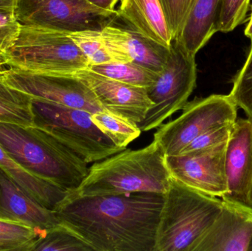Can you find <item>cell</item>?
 <instances>
[{
    "label": "cell",
    "instance_id": "1",
    "mask_svg": "<svg viewBox=\"0 0 252 251\" xmlns=\"http://www.w3.org/2000/svg\"><path fill=\"white\" fill-rule=\"evenodd\" d=\"M164 195L82 197L69 192L54 209L60 223L94 251H155Z\"/></svg>",
    "mask_w": 252,
    "mask_h": 251
},
{
    "label": "cell",
    "instance_id": "2",
    "mask_svg": "<svg viewBox=\"0 0 252 251\" xmlns=\"http://www.w3.org/2000/svg\"><path fill=\"white\" fill-rule=\"evenodd\" d=\"M171 175L166 156L157 141L139 150L124 149L94 163L72 193L82 197L134 193L164 195Z\"/></svg>",
    "mask_w": 252,
    "mask_h": 251
},
{
    "label": "cell",
    "instance_id": "3",
    "mask_svg": "<svg viewBox=\"0 0 252 251\" xmlns=\"http://www.w3.org/2000/svg\"><path fill=\"white\" fill-rule=\"evenodd\" d=\"M0 145L28 172L69 192L89 172L81 156L35 126L0 122Z\"/></svg>",
    "mask_w": 252,
    "mask_h": 251
},
{
    "label": "cell",
    "instance_id": "4",
    "mask_svg": "<svg viewBox=\"0 0 252 251\" xmlns=\"http://www.w3.org/2000/svg\"><path fill=\"white\" fill-rule=\"evenodd\" d=\"M223 208V200L171 177L157 228L155 251H191Z\"/></svg>",
    "mask_w": 252,
    "mask_h": 251
},
{
    "label": "cell",
    "instance_id": "5",
    "mask_svg": "<svg viewBox=\"0 0 252 251\" xmlns=\"http://www.w3.org/2000/svg\"><path fill=\"white\" fill-rule=\"evenodd\" d=\"M9 68L38 74H68L88 69V59L70 34L21 25L13 45L4 53Z\"/></svg>",
    "mask_w": 252,
    "mask_h": 251
},
{
    "label": "cell",
    "instance_id": "6",
    "mask_svg": "<svg viewBox=\"0 0 252 251\" xmlns=\"http://www.w3.org/2000/svg\"><path fill=\"white\" fill-rule=\"evenodd\" d=\"M34 125L50 134L87 163L106 159L118 147L93 122V113L45 100L32 99Z\"/></svg>",
    "mask_w": 252,
    "mask_h": 251
},
{
    "label": "cell",
    "instance_id": "7",
    "mask_svg": "<svg viewBox=\"0 0 252 251\" xmlns=\"http://www.w3.org/2000/svg\"><path fill=\"white\" fill-rule=\"evenodd\" d=\"M238 107L229 94H211L188 101L179 117L161 125L154 134L166 156H178L195 138L211 128L234 123Z\"/></svg>",
    "mask_w": 252,
    "mask_h": 251
},
{
    "label": "cell",
    "instance_id": "8",
    "mask_svg": "<svg viewBox=\"0 0 252 251\" xmlns=\"http://www.w3.org/2000/svg\"><path fill=\"white\" fill-rule=\"evenodd\" d=\"M195 56L188 53L176 40L170 47V55L157 82L147 88L153 103L142 122L141 131L158 128L178 111L182 110L196 87Z\"/></svg>",
    "mask_w": 252,
    "mask_h": 251
},
{
    "label": "cell",
    "instance_id": "9",
    "mask_svg": "<svg viewBox=\"0 0 252 251\" xmlns=\"http://www.w3.org/2000/svg\"><path fill=\"white\" fill-rule=\"evenodd\" d=\"M14 14L21 25L67 33L101 31L119 18L118 10H103L87 0H14Z\"/></svg>",
    "mask_w": 252,
    "mask_h": 251
},
{
    "label": "cell",
    "instance_id": "10",
    "mask_svg": "<svg viewBox=\"0 0 252 251\" xmlns=\"http://www.w3.org/2000/svg\"><path fill=\"white\" fill-rule=\"evenodd\" d=\"M2 78L10 86L32 99L45 100L92 113L106 112L93 91L72 74H38L9 68Z\"/></svg>",
    "mask_w": 252,
    "mask_h": 251
},
{
    "label": "cell",
    "instance_id": "11",
    "mask_svg": "<svg viewBox=\"0 0 252 251\" xmlns=\"http://www.w3.org/2000/svg\"><path fill=\"white\" fill-rule=\"evenodd\" d=\"M227 141L189 154L166 156L170 175L189 188L222 198L227 193L225 154Z\"/></svg>",
    "mask_w": 252,
    "mask_h": 251
},
{
    "label": "cell",
    "instance_id": "12",
    "mask_svg": "<svg viewBox=\"0 0 252 251\" xmlns=\"http://www.w3.org/2000/svg\"><path fill=\"white\" fill-rule=\"evenodd\" d=\"M228 192L222 200L252 208V119H237L226 144Z\"/></svg>",
    "mask_w": 252,
    "mask_h": 251
},
{
    "label": "cell",
    "instance_id": "13",
    "mask_svg": "<svg viewBox=\"0 0 252 251\" xmlns=\"http://www.w3.org/2000/svg\"><path fill=\"white\" fill-rule=\"evenodd\" d=\"M71 74L93 91L106 112L130 122H142L152 106L146 88L124 84L89 69Z\"/></svg>",
    "mask_w": 252,
    "mask_h": 251
},
{
    "label": "cell",
    "instance_id": "14",
    "mask_svg": "<svg viewBox=\"0 0 252 251\" xmlns=\"http://www.w3.org/2000/svg\"><path fill=\"white\" fill-rule=\"evenodd\" d=\"M252 208L223 200V208L191 251H249Z\"/></svg>",
    "mask_w": 252,
    "mask_h": 251
},
{
    "label": "cell",
    "instance_id": "15",
    "mask_svg": "<svg viewBox=\"0 0 252 251\" xmlns=\"http://www.w3.org/2000/svg\"><path fill=\"white\" fill-rule=\"evenodd\" d=\"M117 21L102 29L101 36L120 63L134 62L161 73L170 57V48L154 42L126 25H118Z\"/></svg>",
    "mask_w": 252,
    "mask_h": 251
},
{
    "label": "cell",
    "instance_id": "16",
    "mask_svg": "<svg viewBox=\"0 0 252 251\" xmlns=\"http://www.w3.org/2000/svg\"><path fill=\"white\" fill-rule=\"evenodd\" d=\"M0 216L42 231L60 223L54 211L37 201L1 169Z\"/></svg>",
    "mask_w": 252,
    "mask_h": 251
},
{
    "label": "cell",
    "instance_id": "17",
    "mask_svg": "<svg viewBox=\"0 0 252 251\" xmlns=\"http://www.w3.org/2000/svg\"><path fill=\"white\" fill-rule=\"evenodd\" d=\"M118 17L126 26L170 48L173 37L159 0H121Z\"/></svg>",
    "mask_w": 252,
    "mask_h": 251
},
{
    "label": "cell",
    "instance_id": "18",
    "mask_svg": "<svg viewBox=\"0 0 252 251\" xmlns=\"http://www.w3.org/2000/svg\"><path fill=\"white\" fill-rule=\"evenodd\" d=\"M220 0H196L175 40L192 56L207 44L216 30Z\"/></svg>",
    "mask_w": 252,
    "mask_h": 251
},
{
    "label": "cell",
    "instance_id": "19",
    "mask_svg": "<svg viewBox=\"0 0 252 251\" xmlns=\"http://www.w3.org/2000/svg\"><path fill=\"white\" fill-rule=\"evenodd\" d=\"M0 169L47 209L54 210L69 191L32 175L0 145Z\"/></svg>",
    "mask_w": 252,
    "mask_h": 251
},
{
    "label": "cell",
    "instance_id": "20",
    "mask_svg": "<svg viewBox=\"0 0 252 251\" xmlns=\"http://www.w3.org/2000/svg\"><path fill=\"white\" fill-rule=\"evenodd\" d=\"M0 75V122L34 125L32 97L10 86Z\"/></svg>",
    "mask_w": 252,
    "mask_h": 251
},
{
    "label": "cell",
    "instance_id": "21",
    "mask_svg": "<svg viewBox=\"0 0 252 251\" xmlns=\"http://www.w3.org/2000/svg\"><path fill=\"white\" fill-rule=\"evenodd\" d=\"M90 70L124 84L148 88L157 82L159 74L134 62L92 65Z\"/></svg>",
    "mask_w": 252,
    "mask_h": 251
},
{
    "label": "cell",
    "instance_id": "22",
    "mask_svg": "<svg viewBox=\"0 0 252 251\" xmlns=\"http://www.w3.org/2000/svg\"><path fill=\"white\" fill-rule=\"evenodd\" d=\"M93 251L84 240L62 223L44 230L31 247V251Z\"/></svg>",
    "mask_w": 252,
    "mask_h": 251
},
{
    "label": "cell",
    "instance_id": "23",
    "mask_svg": "<svg viewBox=\"0 0 252 251\" xmlns=\"http://www.w3.org/2000/svg\"><path fill=\"white\" fill-rule=\"evenodd\" d=\"M92 119L105 135L123 149H126L142 132L137 124L108 112L93 113Z\"/></svg>",
    "mask_w": 252,
    "mask_h": 251
},
{
    "label": "cell",
    "instance_id": "24",
    "mask_svg": "<svg viewBox=\"0 0 252 251\" xmlns=\"http://www.w3.org/2000/svg\"><path fill=\"white\" fill-rule=\"evenodd\" d=\"M69 34L88 59L90 66L119 62L105 44L102 38L101 31L87 30Z\"/></svg>",
    "mask_w": 252,
    "mask_h": 251
},
{
    "label": "cell",
    "instance_id": "25",
    "mask_svg": "<svg viewBox=\"0 0 252 251\" xmlns=\"http://www.w3.org/2000/svg\"><path fill=\"white\" fill-rule=\"evenodd\" d=\"M248 57L233 80L229 96L247 117L252 119V40Z\"/></svg>",
    "mask_w": 252,
    "mask_h": 251
},
{
    "label": "cell",
    "instance_id": "26",
    "mask_svg": "<svg viewBox=\"0 0 252 251\" xmlns=\"http://www.w3.org/2000/svg\"><path fill=\"white\" fill-rule=\"evenodd\" d=\"M42 231L0 216V242L21 246L25 251H31L32 243Z\"/></svg>",
    "mask_w": 252,
    "mask_h": 251
},
{
    "label": "cell",
    "instance_id": "27",
    "mask_svg": "<svg viewBox=\"0 0 252 251\" xmlns=\"http://www.w3.org/2000/svg\"><path fill=\"white\" fill-rule=\"evenodd\" d=\"M250 0H220L216 30L229 32L245 21Z\"/></svg>",
    "mask_w": 252,
    "mask_h": 251
},
{
    "label": "cell",
    "instance_id": "28",
    "mask_svg": "<svg viewBox=\"0 0 252 251\" xmlns=\"http://www.w3.org/2000/svg\"><path fill=\"white\" fill-rule=\"evenodd\" d=\"M173 39L177 38L196 0H159Z\"/></svg>",
    "mask_w": 252,
    "mask_h": 251
},
{
    "label": "cell",
    "instance_id": "29",
    "mask_svg": "<svg viewBox=\"0 0 252 251\" xmlns=\"http://www.w3.org/2000/svg\"><path fill=\"white\" fill-rule=\"evenodd\" d=\"M234 123L220 125L206 131L188 144L179 155L189 154L208 150L226 142L230 137Z\"/></svg>",
    "mask_w": 252,
    "mask_h": 251
},
{
    "label": "cell",
    "instance_id": "30",
    "mask_svg": "<svg viewBox=\"0 0 252 251\" xmlns=\"http://www.w3.org/2000/svg\"><path fill=\"white\" fill-rule=\"evenodd\" d=\"M20 28L14 10H0V52L3 54L14 44Z\"/></svg>",
    "mask_w": 252,
    "mask_h": 251
},
{
    "label": "cell",
    "instance_id": "31",
    "mask_svg": "<svg viewBox=\"0 0 252 251\" xmlns=\"http://www.w3.org/2000/svg\"><path fill=\"white\" fill-rule=\"evenodd\" d=\"M87 1L93 5L103 10H115V7L118 0H87Z\"/></svg>",
    "mask_w": 252,
    "mask_h": 251
},
{
    "label": "cell",
    "instance_id": "32",
    "mask_svg": "<svg viewBox=\"0 0 252 251\" xmlns=\"http://www.w3.org/2000/svg\"><path fill=\"white\" fill-rule=\"evenodd\" d=\"M25 251L24 248L16 245L10 244V243L0 242V251Z\"/></svg>",
    "mask_w": 252,
    "mask_h": 251
},
{
    "label": "cell",
    "instance_id": "33",
    "mask_svg": "<svg viewBox=\"0 0 252 251\" xmlns=\"http://www.w3.org/2000/svg\"><path fill=\"white\" fill-rule=\"evenodd\" d=\"M0 10H14V0H0Z\"/></svg>",
    "mask_w": 252,
    "mask_h": 251
},
{
    "label": "cell",
    "instance_id": "34",
    "mask_svg": "<svg viewBox=\"0 0 252 251\" xmlns=\"http://www.w3.org/2000/svg\"><path fill=\"white\" fill-rule=\"evenodd\" d=\"M245 35L246 36L250 38V40H252V5L251 16H250V22L245 29Z\"/></svg>",
    "mask_w": 252,
    "mask_h": 251
},
{
    "label": "cell",
    "instance_id": "35",
    "mask_svg": "<svg viewBox=\"0 0 252 251\" xmlns=\"http://www.w3.org/2000/svg\"><path fill=\"white\" fill-rule=\"evenodd\" d=\"M5 66H7V65H6L5 60H0V75L2 74L3 72L5 70L6 68H4Z\"/></svg>",
    "mask_w": 252,
    "mask_h": 251
},
{
    "label": "cell",
    "instance_id": "36",
    "mask_svg": "<svg viewBox=\"0 0 252 251\" xmlns=\"http://www.w3.org/2000/svg\"><path fill=\"white\" fill-rule=\"evenodd\" d=\"M5 60V59H4V54L1 52H0V60Z\"/></svg>",
    "mask_w": 252,
    "mask_h": 251
},
{
    "label": "cell",
    "instance_id": "37",
    "mask_svg": "<svg viewBox=\"0 0 252 251\" xmlns=\"http://www.w3.org/2000/svg\"><path fill=\"white\" fill-rule=\"evenodd\" d=\"M249 251H252V237L251 242H250V248H249Z\"/></svg>",
    "mask_w": 252,
    "mask_h": 251
}]
</instances>
